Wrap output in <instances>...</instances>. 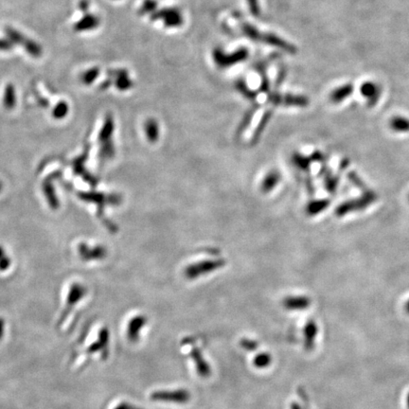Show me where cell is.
<instances>
[{
	"label": "cell",
	"instance_id": "7a4b0ae2",
	"mask_svg": "<svg viewBox=\"0 0 409 409\" xmlns=\"http://www.w3.org/2000/svg\"><path fill=\"white\" fill-rule=\"evenodd\" d=\"M248 55H249V52L246 48H241L229 54H226L220 49H215L213 51V59H214L215 64L220 68H229L241 62L246 61L248 58Z\"/></svg>",
	"mask_w": 409,
	"mask_h": 409
},
{
	"label": "cell",
	"instance_id": "ffe728a7",
	"mask_svg": "<svg viewBox=\"0 0 409 409\" xmlns=\"http://www.w3.org/2000/svg\"><path fill=\"white\" fill-rule=\"evenodd\" d=\"M144 128L148 140L152 143L157 141L159 137V127L157 122L154 119H148L144 124Z\"/></svg>",
	"mask_w": 409,
	"mask_h": 409
},
{
	"label": "cell",
	"instance_id": "3957f363",
	"mask_svg": "<svg viewBox=\"0 0 409 409\" xmlns=\"http://www.w3.org/2000/svg\"><path fill=\"white\" fill-rule=\"evenodd\" d=\"M225 263L224 260H208V261H202L199 263H195L191 266H188L185 270V275L188 278L194 279L196 277L203 276L205 274H208L210 272H213L215 270L223 267L225 266Z\"/></svg>",
	"mask_w": 409,
	"mask_h": 409
},
{
	"label": "cell",
	"instance_id": "30bf717a",
	"mask_svg": "<svg viewBox=\"0 0 409 409\" xmlns=\"http://www.w3.org/2000/svg\"><path fill=\"white\" fill-rule=\"evenodd\" d=\"M263 43H266L267 45H270L272 47H276L277 49L281 51H286L290 54H296L297 53V48L290 44L289 42L285 41L281 37L277 36L273 33H264L263 36Z\"/></svg>",
	"mask_w": 409,
	"mask_h": 409
},
{
	"label": "cell",
	"instance_id": "1f68e13d",
	"mask_svg": "<svg viewBox=\"0 0 409 409\" xmlns=\"http://www.w3.org/2000/svg\"><path fill=\"white\" fill-rule=\"evenodd\" d=\"M293 161H294V163L297 166V168H299V169H301V170H303V171H306V170L309 169V166H310V163H311L312 159L304 157V156H302L301 154L296 153V154L293 156Z\"/></svg>",
	"mask_w": 409,
	"mask_h": 409
},
{
	"label": "cell",
	"instance_id": "5bb4252c",
	"mask_svg": "<svg viewBox=\"0 0 409 409\" xmlns=\"http://www.w3.org/2000/svg\"><path fill=\"white\" fill-rule=\"evenodd\" d=\"M360 92L365 98L368 99V105L369 107L374 106L378 102L380 88L375 82H364L360 87Z\"/></svg>",
	"mask_w": 409,
	"mask_h": 409
},
{
	"label": "cell",
	"instance_id": "52a82bcc",
	"mask_svg": "<svg viewBox=\"0 0 409 409\" xmlns=\"http://www.w3.org/2000/svg\"><path fill=\"white\" fill-rule=\"evenodd\" d=\"M151 399L155 402L172 403V404H187L191 400V393L186 389L174 390H158L151 395Z\"/></svg>",
	"mask_w": 409,
	"mask_h": 409
},
{
	"label": "cell",
	"instance_id": "44dd1931",
	"mask_svg": "<svg viewBox=\"0 0 409 409\" xmlns=\"http://www.w3.org/2000/svg\"><path fill=\"white\" fill-rule=\"evenodd\" d=\"M317 327L314 321H309L304 329V345L307 349H311L314 347L315 338L317 337Z\"/></svg>",
	"mask_w": 409,
	"mask_h": 409
},
{
	"label": "cell",
	"instance_id": "f6af8a7d",
	"mask_svg": "<svg viewBox=\"0 0 409 409\" xmlns=\"http://www.w3.org/2000/svg\"><path fill=\"white\" fill-rule=\"evenodd\" d=\"M2 188H3V186H2V183H1V182H0V192H1V191H2Z\"/></svg>",
	"mask_w": 409,
	"mask_h": 409
},
{
	"label": "cell",
	"instance_id": "d590c367",
	"mask_svg": "<svg viewBox=\"0 0 409 409\" xmlns=\"http://www.w3.org/2000/svg\"><path fill=\"white\" fill-rule=\"evenodd\" d=\"M348 177H349V179L351 180V182H352L353 184L356 185L358 188H360V189H365V184H364V182H362V181L358 178V176L356 174L351 173V174H349Z\"/></svg>",
	"mask_w": 409,
	"mask_h": 409
},
{
	"label": "cell",
	"instance_id": "d6986e66",
	"mask_svg": "<svg viewBox=\"0 0 409 409\" xmlns=\"http://www.w3.org/2000/svg\"><path fill=\"white\" fill-rule=\"evenodd\" d=\"M280 180V174L276 171H272L268 173L262 182V191L263 193H270L276 185L278 184Z\"/></svg>",
	"mask_w": 409,
	"mask_h": 409
},
{
	"label": "cell",
	"instance_id": "f546056e",
	"mask_svg": "<svg viewBox=\"0 0 409 409\" xmlns=\"http://www.w3.org/2000/svg\"><path fill=\"white\" fill-rule=\"evenodd\" d=\"M100 74V68H92L84 72L81 76V81L82 83L89 85L94 82V81L99 77Z\"/></svg>",
	"mask_w": 409,
	"mask_h": 409
},
{
	"label": "cell",
	"instance_id": "2e32d148",
	"mask_svg": "<svg viewBox=\"0 0 409 409\" xmlns=\"http://www.w3.org/2000/svg\"><path fill=\"white\" fill-rule=\"evenodd\" d=\"M192 358L195 362L196 370L200 376L207 377L210 375V367L208 366L207 362L204 360L201 351L198 348L192 351Z\"/></svg>",
	"mask_w": 409,
	"mask_h": 409
},
{
	"label": "cell",
	"instance_id": "ba28073f",
	"mask_svg": "<svg viewBox=\"0 0 409 409\" xmlns=\"http://www.w3.org/2000/svg\"><path fill=\"white\" fill-rule=\"evenodd\" d=\"M267 101L274 105H285L295 107H306L309 100L305 96L294 94H279L277 92L270 93Z\"/></svg>",
	"mask_w": 409,
	"mask_h": 409
},
{
	"label": "cell",
	"instance_id": "7402d4cb",
	"mask_svg": "<svg viewBox=\"0 0 409 409\" xmlns=\"http://www.w3.org/2000/svg\"><path fill=\"white\" fill-rule=\"evenodd\" d=\"M3 104H4V107L8 110L14 108V106L16 104V93H15L14 86L11 83L7 84L6 87H5L4 97H3Z\"/></svg>",
	"mask_w": 409,
	"mask_h": 409
},
{
	"label": "cell",
	"instance_id": "ab89813d",
	"mask_svg": "<svg viewBox=\"0 0 409 409\" xmlns=\"http://www.w3.org/2000/svg\"><path fill=\"white\" fill-rule=\"evenodd\" d=\"M88 7H89V1L88 0H81L79 2V8L83 12L86 13V11L88 10Z\"/></svg>",
	"mask_w": 409,
	"mask_h": 409
},
{
	"label": "cell",
	"instance_id": "9c48e42d",
	"mask_svg": "<svg viewBox=\"0 0 409 409\" xmlns=\"http://www.w3.org/2000/svg\"><path fill=\"white\" fill-rule=\"evenodd\" d=\"M79 197L84 201L99 204L98 205H100V216L102 213V205H105V204H117L120 202V198L116 197L115 195L107 196L98 193H82L79 194Z\"/></svg>",
	"mask_w": 409,
	"mask_h": 409
},
{
	"label": "cell",
	"instance_id": "603a6c76",
	"mask_svg": "<svg viewBox=\"0 0 409 409\" xmlns=\"http://www.w3.org/2000/svg\"><path fill=\"white\" fill-rule=\"evenodd\" d=\"M241 30H242L243 33L246 35V37H248L249 39H251L253 41H262L263 33L259 31L256 27H254L253 25H251L247 22H242L241 23Z\"/></svg>",
	"mask_w": 409,
	"mask_h": 409
},
{
	"label": "cell",
	"instance_id": "e575fe53",
	"mask_svg": "<svg viewBox=\"0 0 409 409\" xmlns=\"http://www.w3.org/2000/svg\"><path fill=\"white\" fill-rule=\"evenodd\" d=\"M241 346L244 347L245 349H247V350H255L256 348L259 346V344L255 341H253V340L244 339L241 342Z\"/></svg>",
	"mask_w": 409,
	"mask_h": 409
},
{
	"label": "cell",
	"instance_id": "60d3db41",
	"mask_svg": "<svg viewBox=\"0 0 409 409\" xmlns=\"http://www.w3.org/2000/svg\"><path fill=\"white\" fill-rule=\"evenodd\" d=\"M115 409H138V408H135L133 407L132 405H129V404H126V403H123V404H121V405H119L117 408Z\"/></svg>",
	"mask_w": 409,
	"mask_h": 409
},
{
	"label": "cell",
	"instance_id": "484cf974",
	"mask_svg": "<svg viewBox=\"0 0 409 409\" xmlns=\"http://www.w3.org/2000/svg\"><path fill=\"white\" fill-rule=\"evenodd\" d=\"M330 204L329 200H317L307 205V213L309 215H317L326 209Z\"/></svg>",
	"mask_w": 409,
	"mask_h": 409
},
{
	"label": "cell",
	"instance_id": "4dcf8cb0",
	"mask_svg": "<svg viewBox=\"0 0 409 409\" xmlns=\"http://www.w3.org/2000/svg\"><path fill=\"white\" fill-rule=\"evenodd\" d=\"M157 1L156 0H144L141 7L138 10V13L140 15L143 14H152L154 11H156V8H157Z\"/></svg>",
	"mask_w": 409,
	"mask_h": 409
},
{
	"label": "cell",
	"instance_id": "74e56055",
	"mask_svg": "<svg viewBox=\"0 0 409 409\" xmlns=\"http://www.w3.org/2000/svg\"><path fill=\"white\" fill-rule=\"evenodd\" d=\"M10 266V260L9 257L4 256L3 258L0 259V270L4 271L6 269H8Z\"/></svg>",
	"mask_w": 409,
	"mask_h": 409
},
{
	"label": "cell",
	"instance_id": "8d00e7d4",
	"mask_svg": "<svg viewBox=\"0 0 409 409\" xmlns=\"http://www.w3.org/2000/svg\"><path fill=\"white\" fill-rule=\"evenodd\" d=\"M12 49V42L8 39H0V51H10Z\"/></svg>",
	"mask_w": 409,
	"mask_h": 409
},
{
	"label": "cell",
	"instance_id": "d6a6232c",
	"mask_svg": "<svg viewBox=\"0 0 409 409\" xmlns=\"http://www.w3.org/2000/svg\"><path fill=\"white\" fill-rule=\"evenodd\" d=\"M270 118H271V112H270V111L265 113V115L263 116V118H262L261 122H260L259 125H258V127H257V129H256L254 136H253V137H254V140H257V139L259 138L260 135L263 133V131H264V129L266 128V124L268 123V121L270 120Z\"/></svg>",
	"mask_w": 409,
	"mask_h": 409
},
{
	"label": "cell",
	"instance_id": "d4e9b609",
	"mask_svg": "<svg viewBox=\"0 0 409 409\" xmlns=\"http://www.w3.org/2000/svg\"><path fill=\"white\" fill-rule=\"evenodd\" d=\"M390 128L399 133L409 132V120L404 117H395L390 121Z\"/></svg>",
	"mask_w": 409,
	"mask_h": 409
},
{
	"label": "cell",
	"instance_id": "7c38bea8",
	"mask_svg": "<svg viewBox=\"0 0 409 409\" xmlns=\"http://www.w3.org/2000/svg\"><path fill=\"white\" fill-rule=\"evenodd\" d=\"M79 254L84 261H93L101 260L106 255V250L102 246L89 247L86 244H81L78 246Z\"/></svg>",
	"mask_w": 409,
	"mask_h": 409
},
{
	"label": "cell",
	"instance_id": "5b68a950",
	"mask_svg": "<svg viewBox=\"0 0 409 409\" xmlns=\"http://www.w3.org/2000/svg\"><path fill=\"white\" fill-rule=\"evenodd\" d=\"M5 33L6 35L9 37V40L15 44L21 45L22 47H24V49L27 51V52L34 58H38L42 55L41 47L32 41L31 39L27 38L25 35H23L19 31L10 28V27H6L5 28Z\"/></svg>",
	"mask_w": 409,
	"mask_h": 409
},
{
	"label": "cell",
	"instance_id": "83f0119b",
	"mask_svg": "<svg viewBox=\"0 0 409 409\" xmlns=\"http://www.w3.org/2000/svg\"><path fill=\"white\" fill-rule=\"evenodd\" d=\"M271 363H272V357L267 352L259 353L253 360L254 366L258 368H268L271 365Z\"/></svg>",
	"mask_w": 409,
	"mask_h": 409
},
{
	"label": "cell",
	"instance_id": "cb8c5ba5",
	"mask_svg": "<svg viewBox=\"0 0 409 409\" xmlns=\"http://www.w3.org/2000/svg\"><path fill=\"white\" fill-rule=\"evenodd\" d=\"M43 191H44V194L45 195L47 196V200H48V202H49V204H50V206H51V208H57L58 206H59V202H58V199H57V196L55 195V193H54V188L52 187V185L51 184V181H45L44 182V185H43Z\"/></svg>",
	"mask_w": 409,
	"mask_h": 409
},
{
	"label": "cell",
	"instance_id": "ee69618b",
	"mask_svg": "<svg viewBox=\"0 0 409 409\" xmlns=\"http://www.w3.org/2000/svg\"><path fill=\"white\" fill-rule=\"evenodd\" d=\"M406 310H407L408 313H409V301L407 303V305H406Z\"/></svg>",
	"mask_w": 409,
	"mask_h": 409
},
{
	"label": "cell",
	"instance_id": "9a60e30c",
	"mask_svg": "<svg viewBox=\"0 0 409 409\" xmlns=\"http://www.w3.org/2000/svg\"><path fill=\"white\" fill-rule=\"evenodd\" d=\"M100 25V18L95 14L85 13L80 20L74 25V31H87L96 29Z\"/></svg>",
	"mask_w": 409,
	"mask_h": 409
},
{
	"label": "cell",
	"instance_id": "8992f818",
	"mask_svg": "<svg viewBox=\"0 0 409 409\" xmlns=\"http://www.w3.org/2000/svg\"><path fill=\"white\" fill-rule=\"evenodd\" d=\"M151 20L163 21L164 26L168 28H177L183 25V15L177 8H163L156 10L150 15Z\"/></svg>",
	"mask_w": 409,
	"mask_h": 409
},
{
	"label": "cell",
	"instance_id": "e0dca14e",
	"mask_svg": "<svg viewBox=\"0 0 409 409\" xmlns=\"http://www.w3.org/2000/svg\"><path fill=\"white\" fill-rule=\"evenodd\" d=\"M353 92V85L351 83H346L342 86H339L335 89L330 95L331 102L335 103H339L346 100V98L349 97Z\"/></svg>",
	"mask_w": 409,
	"mask_h": 409
},
{
	"label": "cell",
	"instance_id": "8fae6325",
	"mask_svg": "<svg viewBox=\"0 0 409 409\" xmlns=\"http://www.w3.org/2000/svg\"><path fill=\"white\" fill-rule=\"evenodd\" d=\"M108 76L110 78H114L115 82L113 84L121 91H126L133 86V82L130 79L128 72L125 69H112L108 70Z\"/></svg>",
	"mask_w": 409,
	"mask_h": 409
},
{
	"label": "cell",
	"instance_id": "4316f807",
	"mask_svg": "<svg viewBox=\"0 0 409 409\" xmlns=\"http://www.w3.org/2000/svg\"><path fill=\"white\" fill-rule=\"evenodd\" d=\"M235 87L236 89H237L239 92L241 93L243 96H245L246 99H248V100L254 101L256 98H257V92L251 90V89L248 87V85H247L246 81L243 80V79H241V80H239V81L236 82Z\"/></svg>",
	"mask_w": 409,
	"mask_h": 409
},
{
	"label": "cell",
	"instance_id": "277c9868",
	"mask_svg": "<svg viewBox=\"0 0 409 409\" xmlns=\"http://www.w3.org/2000/svg\"><path fill=\"white\" fill-rule=\"evenodd\" d=\"M376 199H377V196L374 193L370 191H366L364 195L361 196L360 198L349 200L340 204L337 208V215L343 216L351 211L362 210L366 208L369 204H372L374 201H376Z\"/></svg>",
	"mask_w": 409,
	"mask_h": 409
},
{
	"label": "cell",
	"instance_id": "836d02e7",
	"mask_svg": "<svg viewBox=\"0 0 409 409\" xmlns=\"http://www.w3.org/2000/svg\"><path fill=\"white\" fill-rule=\"evenodd\" d=\"M246 2L251 14L255 17H259L261 15V7L259 0H246Z\"/></svg>",
	"mask_w": 409,
	"mask_h": 409
},
{
	"label": "cell",
	"instance_id": "bcb514c9",
	"mask_svg": "<svg viewBox=\"0 0 409 409\" xmlns=\"http://www.w3.org/2000/svg\"><path fill=\"white\" fill-rule=\"evenodd\" d=\"M408 406H409V396H408Z\"/></svg>",
	"mask_w": 409,
	"mask_h": 409
},
{
	"label": "cell",
	"instance_id": "f35d334b",
	"mask_svg": "<svg viewBox=\"0 0 409 409\" xmlns=\"http://www.w3.org/2000/svg\"><path fill=\"white\" fill-rule=\"evenodd\" d=\"M113 83H114V82H113L112 78H110V77H109V79H107V80L103 81V82L101 83V85H100V89H101V90L107 89V88H109V87L112 85Z\"/></svg>",
	"mask_w": 409,
	"mask_h": 409
},
{
	"label": "cell",
	"instance_id": "7bdbcfd3",
	"mask_svg": "<svg viewBox=\"0 0 409 409\" xmlns=\"http://www.w3.org/2000/svg\"><path fill=\"white\" fill-rule=\"evenodd\" d=\"M292 409H299V407H298V405L297 404H294L293 406H292Z\"/></svg>",
	"mask_w": 409,
	"mask_h": 409
},
{
	"label": "cell",
	"instance_id": "6da1fadb",
	"mask_svg": "<svg viewBox=\"0 0 409 409\" xmlns=\"http://www.w3.org/2000/svg\"><path fill=\"white\" fill-rule=\"evenodd\" d=\"M115 123L113 117L108 114L105 117L102 130L99 134V140L101 142V156L104 158H110L115 153V148L112 142V135L114 133Z\"/></svg>",
	"mask_w": 409,
	"mask_h": 409
},
{
	"label": "cell",
	"instance_id": "4fadbf2b",
	"mask_svg": "<svg viewBox=\"0 0 409 409\" xmlns=\"http://www.w3.org/2000/svg\"><path fill=\"white\" fill-rule=\"evenodd\" d=\"M146 323H147V318L143 316L134 317L133 319L128 323V327H127L128 339L132 342L137 341L140 336V332L145 327Z\"/></svg>",
	"mask_w": 409,
	"mask_h": 409
},
{
	"label": "cell",
	"instance_id": "b9f144b4",
	"mask_svg": "<svg viewBox=\"0 0 409 409\" xmlns=\"http://www.w3.org/2000/svg\"><path fill=\"white\" fill-rule=\"evenodd\" d=\"M4 256H5V253H4V249L0 246V259H1V258H3Z\"/></svg>",
	"mask_w": 409,
	"mask_h": 409
},
{
	"label": "cell",
	"instance_id": "ac0fdd59",
	"mask_svg": "<svg viewBox=\"0 0 409 409\" xmlns=\"http://www.w3.org/2000/svg\"><path fill=\"white\" fill-rule=\"evenodd\" d=\"M283 306L288 310H304L310 306L307 297H289L283 300Z\"/></svg>",
	"mask_w": 409,
	"mask_h": 409
},
{
	"label": "cell",
	"instance_id": "f1b7e54d",
	"mask_svg": "<svg viewBox=\"0 0 409 409\" xmlns=\"http://www.w3.org/2000/svg\"><path fill=\"white\" fill-rule=\"evenodd\" d=\"M68 110H69V107L67 102H58L52 110V117L56 120H61L68 115Z\"/></svg>",
	"mask_w": 409,
	"mask_h": 409
}]
</instances>
